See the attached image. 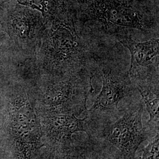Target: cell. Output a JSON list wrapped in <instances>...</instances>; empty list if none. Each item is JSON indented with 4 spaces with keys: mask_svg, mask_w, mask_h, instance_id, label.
<instances>
[{
    "mask_svg": "<svg viewBox=\"0 0 159 159\" xmlns=\"http://www.w3.org/2000/svg\"><path fill=\"white\" fill-rule=\"evenodd\" d=\"M35 56L39 72L55 75L83 74L87 46L78 34L74 18L46 25Z\"/></svg>",
    "mask_w": 159,
    "mask_h": 159,
    "instance_id": "cell-1",
    "label": "cell"
},
{
    "mask_svg": "<svg viewBox=\"0 0 159 159\" xmlns=\"http://www.w3.org/2000/svg\"><path fill=\"white\" fill-rule=\"evenodd\" d=\"M6 115L8 129L21 159H34L41 142L42 126L35 104L24 85L12 83L6 96Z\"/></svg>",
    "mask_w": 159,
    "mask_h": 159,
    "instance_id": "cell-2",
    "label": "cell"
},
{
    "mask_svg": "<svg viewBox=\"0 0 159 159\" xmlns=\"http://www.w3.org/2000/svg\"><path fill=\"white\" fill-rule=\"evenodd\" d=\"M40 113L45 114H80L86 109L87 97L93 89L83 74L55 75L39 72Z\"/></svg>",
    "mask_w": 159,
    "mask_h": 159,
    "instance_id": "cell-3",
    "label": "cell"
},
{
    "mask_svg": "<svg viewBox=\"0 0 159 159\" xmlns=\"http://www.w3.org/2000/svg\"><path fill=\"white\" fill-rule=\"evenodd\" d=\"M80 22L98 21L113 29L123 27L143 32L158 29L153 17L145 13L131 0H78Z\"/></svg>",
    "mask_w": 159,
    "mask_h": 159,
    "instance_id": "cell-4",
    "label": "cell"
},
{
    "mask_svg": "<svg viewBox=\"0 0 159 159\" xmlns=\"http://www.w3.org/2000/svg\"><path fill=\"white\" fill-rule=\"evenodd\" d=\"M46 29L41 14L30 8L17 7L0 20V30L8 35L17 51L29 57L35 56Z\"/></svg>",
    "mask_w": 159,
    "mask_h": 159,
    "instance_id": "cell-5",
    "label": "cell"
},
{
    "mask_svg": "<svg viewBox=\"0 0 159 159\" xmlns=\"http://www.w3.org/2000/svg\"><path fill=\"white\" fill-rule=\"evenodd\" d=\"M117 39L130 52V67L127 74L131 81L134 82L137 87L158 83L159 39L138 42L123 33L118 34Z\"/></svg>",
    "mask_w": 159,
    "mask_h": 159,
    "instance_id": "cell-6",
    "label": "cell"
},
{
    "mask_svg": "<svg viewBox=\"0 0 159 159\" xmlns=\"http://www.w3.org/2000/svg\"><path fill=\"white\" fill-rule=\"evenodd\" d=\"M143 104L131 108L105 131L108 142L119 148L124 159H134L139 145L147 138L143 127Z\"/></svg>",
    "mask_w": 159,
    "mask_h": 159,
    "instance_id": "cell-7",
    "label": "cell"
},
{
    "mask_svg": "<svg viewBox=\"0 0 159 159\" xmlns=\"http://www.w3.org/2000/svg\"><path fill=\"white\" fill-rule=\"evenodd\" d=\"M102 87L89 111L105 113L116 110L120 102L132 90V82L127 74L122 77L114 74L111 69L102 68Z\"/></svg>",
    "mask_w": 159,
    "mask_h": 159,
    "instance_id": "cell-8",
    "label": "cell"
},
{
    "mask_svg": "<svg viewBox=\"0 0 159 159\" xmlns=\"http://www.w3.org/2000/svg\"><path fill=\"white\" fill-rule=\"evenodd\" d=\"M43 123L47 136L52 144L58 145L71 140L77 131H85L86 118L78 119L74 114H45Z\"/></svg>",
    "mask_w": 159,
    "mask_h": 159,
    "instance_id": "cell-9",
    "label": "cell"
},
{
    "mask_svg": "<svg viewBox=\"0 0 159 159\" xmlns=\"http://www.w3.org/2000/svg\"><path fill=\"white\" fill-rule=\"evenodd\" d=\"M17 1L22 6L40 12L46 25L74 18L68 0H17Z\"/></svg>",
    "mask_w": 159,
    "mask_h": 159,
    "instance_id": "cell-10",
    "label": "cell"
},
{
    "mask_svg": "<svg viewBox=\"0 0 159 159\" xmlns=\"http://www.w3.org/2000/svg\"><path fill=\"white\" fill-rule=\"evenodd\" d=\"M137 90L142 97L150 115L148 123L156 122L159 124V87L153 89V85H147L137 87Z\"/></svg>",
    "mask_w": 159,
    "mask_h": 159,
    "instance_id": "cell-11",
    "label": "cell"
},
{
    "mask_svg": "<svg viewBox=\"0 0 159 159\" xmlns=\"http://www.w3.org/2000/svg\"><path fill=\"white\" fill-rule=\"evenodd\" d=\"M159 133L154 137L153 141L143 150V154L140 159H159Z\"/></svg>",
    "mask_w": 159,
    "mask_h": 159,
    "instance_id": "cell-12",
    "label": "cell"
},
{
    "mask_svg": "<svg viewBox=\"0 0 159 159\" xmlns=\"http://www.w3.org/2000/svg\"><path fill=\"white\" fill-rule=\"evenodd\" d=\"M1 16H0V20H1Z\"/></svg>",
    "mask_w": 159,
    "mask_h": 159,
    "instance_id": "cell-13",
    "label": "cell"
},
{
    "mask_svg": "<svg viewBox=\"0 0 159 159\" xmlns=\"http://www.w3.org/2000/svg\"><path fill=\"white\" fill-rule=\"evenodd\" d=\"M0 48H1V47H0ZM0 51H1V50H0Z\"/></svg>",
    "mask_w": 159,
    "mask_h": 159,
    "instance_id": "cell-14",
    "label": "cell"
}]
</instances>
